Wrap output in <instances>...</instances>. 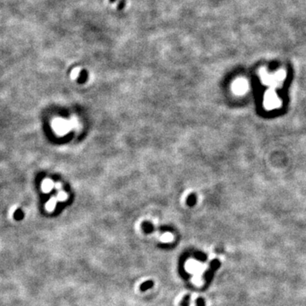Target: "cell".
I'll list each match as a JSON object with an SVG mask.
<instances>
[{"mask_svg": "<svg viewBox=\"0 0 306 306\" xmlns=\"http://www.w3.org/2000/svg\"><path fill=\"white\" fill-rule=\"evenodd\" d=\"M69 129V125L66 122H63V123H58L56 124V129L60 130L61 133H66Z\"/></svg>", "mask_w": 306, "mask_h": 306, "instance_id": "1", "label": "cell"}, {"mask_svg": "<svg viewBox=\"0 0 306 306\" xmlns=\"http://www.w3.org/2000/svg\"><path fill=\"white\" fill-rule=\"evenodd\" d=\"M153 285H154V282L152 281H146V282H145L144 283H142L140 285V290L141 291H146L148 289L151 288Z\"/></svg>", "mask_w": 306, "mask_h": 306, "instance_id": "2", "label": "cell"}, {"mask_svg": "<svg viewBox=\"0 0 306 306\" xmlns=\"http://www.w3.org/2000/svg\"><path fill=\"white\" fill-rule=\"evenodd\" d=\"M53 186H54L53 182L50 181V180H45V181L44 182V184H43V189H44V191H45V192H49L51 189L53 188Z\"/></svg>", "mask_w": 306, "mask_h": 306, "instance_id": "3", "label": "cell"}, {"mask_svg": "<svg viewBox=\"0 0 306 306\" xmlns=\"http://www.w3.org/2000/svg\"><path fill=\"white\" fill-rule=\"evenodd\" d=\"M190 300H191V295H186L183 298L182 301L180 302V306H189L190 305Z\"/></svg>", "mask_w": 306, "mask_h": 306, "instance_id": "4", "label": "cell"}, {"mask_svg": "<svg viewBox=\"0 0 306 306\" xmlns=\"http://www.w3.org/2000/svg\"><path fill=\"white\" fill-rule=\"evenodd\" d=\"M24 217V214L21 210H16L14 214V218L16 219V220H21Z\"/></svg>", "mask_w": 306, "mask_h": 306, "instance_id": "5", "label": "cell"}, {"mask_svg": "<svg viewBox=\"0 0 306 306\" xmlns=\"http://www.w3.org/2000/svg\"><path fill=\"white\" fill-rule=\"evenodd\" d=\"M196 306H205V301L203 298H198L196 299Z\"/></svg>", "mask_w": 306, "mask_h": 306, "instance_id": "6", "label": "cell"}, {"mask_svg": "<svg viewBox=\"0 0 306 306\" xmlns=\"http://www.w3.org/2000/svg\"><path fill=\"white\" fill-rule=\"evenodd\" d=\"M57 197H58V199H59V200L64 201V200H66V199L67 196H66V194L65 192L61 191V192H60L59 194H58Z\"/></svg>", "mask_w": 306, "mask_h": 306, "instance_id": "7", "label": "cell"}, {"mask_svg": "<svg viewBox=\"0 0 306 306\" xmlns=\"http://www.w3.org/2000/svg\"><path fill=\"white\" fill-rule=\"evenodd\" d=\"M78 72H79V69H78V68H76V69L73 70L72 72H71V78H73V79L74 78H76Z\"/></svg>", "mask_w": 306, "mask_h": 306, "instance_id": "8", "label": "cell"}]
</instances>
